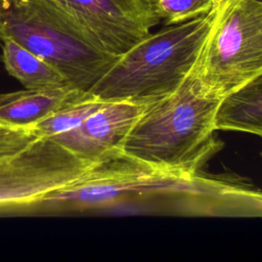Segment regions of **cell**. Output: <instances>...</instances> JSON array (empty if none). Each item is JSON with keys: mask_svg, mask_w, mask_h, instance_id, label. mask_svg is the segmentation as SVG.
Instances as JSON below:
<instances>
[{"mask_svg": "<svg viewBox=\"0 0 262 262\" xmlns=\"http://www.w3.org/2000/svg\"><path fill=\"white\" fill-rule=\"evenodd\" d=\"M220 102L201 93L189 75L176 91L144 110L124 141L123 154L162 172L194 177L219 148L214 132Z\"/></svg>", "mask_w": 262, "mask_h": 262, "instance_id": "cell-1", "label": "cell"}, {"mask_svg": "<svg viewBox=\"0 0 262 262\" xmlns=\"http://www.w3.org/2000/svg\"><path fill=\"white\" fill-rule=\"evenodd\" d=\"M216 8L196 18L149 34L120 55L89 91L102 101L151 104L176 91L191 74Z\"/></svg>", "mask_w": 262, "mask_h": 262, "instance_id": "cell-2", "label": "cell"}, {"mask_svg": "<svg viewBox=\"0 0 262 262\" xmlns=\"http://www.w3.org/2000/svg\"><path fill=\"white\" fill-rule=\"evenodd\" d=\"M11 39L55 68L84 92L106 74L116 56L54 0H1L0 40Z\"/></svg>", "mask_w": 262, "mask_h": 262, "instance_id": "cell-3", "label": "cell"}, {"mask_svg": "<svg viewBox=\"0 0 262 262\" xmlns=\"http://www.w3.org/2000/svg\"><path fill=\"white\" fill-rule=\"evenodd\" d=\"M262 74V2L224 0L190 74L196 89L222 99Z\"/></svg>", "mask_w": 262, "mask_h": 262, "instance_id": "cell-4", "label": "cell"}, {"mask_svg": "<svg viewBox=\"0 0 262 262\" xmlns=\"http://www.w3.org/2000/svg\"><path fill=\"white\" fill-rule=\"evenodd\" d=\"M95 164L51 138H35L0 159V215H14L23 206L76 181Z\"/></svg>", "mask_w": 262, "mask_h": 262, "instance_id": "cell-5", "label": "cell"}, {"mask_svg": "<svg viewBox=\"0 0 262 262\" xmlns=\"http://www.w3.org/2000/svg\"><path fill=\"white\" fill-rule=\"evenodd\" d=\"M107 52L120 56L146 38L161 18L156 0H54Z\"/></svg>", "mask_w": 262, "mask_h": 262, "instance_id": "cell-6", "label": "cell"}, {"mask_svg": "<svg viewBox=\"0 0 262 262\" xmlns=\"http://www.w3.org/2000/svg\"><path fill=\"white\" fill-rule=\"evenodd\" d=\"M149 104L104 101L76 129L52 137L77 157L99 163L123 154L124 141Z\"/></svg>", "mask_w": 262, "mask_h": 262, "instance_id": "cell-7", "label": "cell"}, {"mask_svg": "<svg viewBox=\"0 0 262 262\" xmlns=\"http://www.w3.org/2000/svg\"><path fill=\"white\" fill-rule=\"evenodd\" d=\"M85 93L70 85L0 94V125L31 129L52 113Z\"/></svg>", "mask_w": 262, "mask_h": 262, "instance_id": "cell-8", "label": "cell"}, {"mask_svg": "<svg viewBox=\"0 0 262 262\" xmlns=\"http://www.w3.org/2000/svg\"><path fill=\"white\" fill-rule=\"evenodd\" d=\"M215 126L262 138V74L221 99Z\"/></svg>", "mask_w": 262, "mask_h": 262, "instance_id": "cell-9", "label": "cell"}, {"mask_svg": "<svg viewBox=\"0 0 262 262\" xmlns=\"http://www.w3.org/2000/svg\"><path fill=\"white\" fill-rule=\"evenodd\" d=\"M2 62L7 73L18 80L25 88L70 85L55 68L11 39L2 40Z\"/></svg>", "mask_w": 262, "mask_h": 262, "instance_id": "cell-10", "label": "cell"}, {"mask_svg": "<svg viewBox=\"0 0 262 262\" xmlns=\"http://www.w3.org/2000/svg\"><path fill=\"white\" fill-rule=\"evenodd\" d=\"M103 102L90 92H87L80 98L64 104L52 113L49 117L31 128V130L37 137L45 138L64 134L79 127Z\"/></svg>", "mask_w": 262, "mask_h": 262, "instance_id": "cell-11", "label": "cell"}, {"mask_svg": "<svg viewBox=\"0 0 262 262\" xmlns=\"http://www.w3.org/2000/svg\"><path fill=\"white\" fill-rule=\"evenodd\" d=\"M156 10L167 26L182 24L210 13L211 0H156Z\"/></svg>", "mask_w": 262, "mask_h": 262, "instance_id": "cell-12", "label": "cell"}, {"mask_svg": "<svg viewBox=\"0 0 262 262\" xmlns=\"http://www.w3.org/2000/svg\"><path fill=\"white\" fill-rule=\"evenodd\" d=\"M35 138L37 136L31 129L0 125V159L21 150Z\"/></svg>", "mask_w": 262, "mask_h": 262, "instance_id": "cell-13", "label": "cell"}, {"mask_svg": "<svg viewBox=\"0 0 262 262\" xmlns=\"http://www.w3.org/2000/svg\"><path fill=\"white\" fill-rule=\"evenodd\" d=\"M211 1H212V4H213V8H217L222 4V2L224 0H211Z\"/></svg>", "mask_w": 262, "mask_h": 262, "instance_id": "cell-14", "label": "cell"}, {"mask_svg": "<svg viewBox=\"0 0 262 262\" xmlns=\"http://www.w3.org/2000/svg\"><path fill=\"white\" fill-rule=\"evenodd\" d=\"M258 1H261V2H262V0H258Z\"/></svg>", "mask_w": 262, "mask_h": 262, "instance_id": "cell-15", "label": "cell"}, {"mask_svg": "<svg viewBox=\"0 0 262 262\" xmlns=\"http://www.w3.org/2000/svg\"><path fill=\"white\" fill-rule=\"evenodd\" d=\"M261 156H262V152H261Z\"/></svg>", "mask_w": 262, "mask_h": 262, "instance_id": "cell-16", "label": "cell"}, {"mask_svg": "<svg viewBox=\"0 0 262 262\" xmlns=\"http://www.w3.org/2000/svg\"><path fill=\"white\" fill-rule=\"evenodd\" d=\"M0 1H1V0H0Z\"/></svg>", "mask_w": 262, "mask_h": 262, "instance_id": "cell-17", "label": "cell"}]
</instances>
